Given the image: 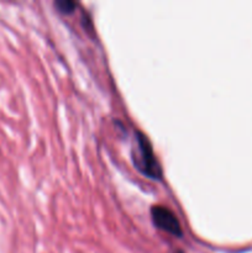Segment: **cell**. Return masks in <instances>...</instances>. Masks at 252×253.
<instances>
[{
  "mask_svg": "<svg viewBox=\"0 0 252 253\" xmlns=\"http://www.w3.org/2000/svg\"><path fill=\"white\" fill-rule=\"evenodd\" d=\"M132 161L135 167L146 177L151 178V179L162 178V169H161L160 163L153 153L152 146H151L148 138L141 132H137V137L135 140Z\"/></svg>",
  "mask_w": 252,
  "mask_h": 253,
  "instance_id": "obj_1",
  "label": "cell"
},
{
  "mask_svg": "<svg viewBox=\"0 0 252 253\" xmlns=\"http://www.w3.org/2000/svg\"><path fill=\"white\" fill-rule=\"evenodd\" d=\"M151 216H152L153 224L158 229L163 230L173 236H182L183 231L179 221L168 208L162 207V205H155L151 209Z\"/></svg>",
  "mask_w": 252,
  "mask_h": 253,
  "instance_id": "obj_2",
  "label": "cell"
},
{
  "mask_svg": "<svg viewBox=\"0 0 252 253\" xmlns=\"http://www.w3.org/2000/svg\"><path fill=\"white\" fill-rule=\"evenodd\" d=\"M54 6L58 10L59 12L64 15L72 14V12L76 10L77 4L74 1H71V0H58V1L54 2Z\"/></svg>",
  "mask_w": 252,
  "mask_h": 253,
  "instance_id": "obj_3",
  "label": "cell"
}]
</instances>
